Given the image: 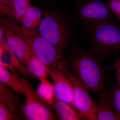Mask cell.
I'll list each match as a JSON object with an SVG mask.
<instances>
[{
  "mask_svg": "<svg viewBox=\"0 0 120 120\" xmlns=\"http://www.w3.org/2000/svg\"><path fill=\"white\" fill-rule=\"evenodd\" d=\"M40 81L37 90L35 91V94L39 99L53 107L56 100L53 84L47 79Z\"/></svg>",
  "mask_w": 120,
  "mask_h": 120,
  "instance_id": "13",
  "label": "cell"
},
{
  "mask_svg": "<svg viewBox=\"0 0 120 120\" xmlns=\"http://www.w3.org/2000/svg\"><path fill=\"white\" fill-rule=\"evenodd\" d=\"M90 38L97 52L106 55L120 49V28L111 20L90 26Z\"/></svg>",
  "mask_w": 120,
  "mask_h": 120,
  "instance_id": "3",
  "label": "cell"
},
{
  "mask_svg": "<svg viewBox=\"0 0 120 120\" xmlns=\"http://www.w3.org/2000/svg\"><path fill=\"white\" fill-rule=\"evenodd\" d=\"M11 8V0H0V12L1 16H8Z\"/></svg>",
  "mask_w": 120,
  "mask_h": 120,
  "instance_id": "20",
  "label": "cell"
},
{
  "mask_svg": "<svg viewBox=\"0 0 120 120\" xmlns=\"http://www.w3.org/2000/svg\"><path fill=\"white\" fill-rule=\"evenodd\" d=\"M53 107L60 120H80L82 118L70 105L56 98Z\"/></svg>",
  "mask_w": 120,
  "mask_h": 120,
  "instance_id": "14",
  "label": "cell"
},
{
  "mask_svg": "<svg viewBox=\"0 0 120 120\" xmlns=\"http://www.w3.org/2000/svg\"><path fill=\"white\" fill-rule=\"evenodd\" d=\"M8 87L0 83V102L4 103L11 110L17 118L20 115V106L15 94Z\"/></svg>",
  "mask_w": 120,
  "mask_h": 120,
  "instance_id": "12",
  "label": "cell"
},
{
  "mask_svg": "<svg viewBox=\"0 0 120 120\" xmlns=\"http://www.w3.org/2000/svg\"><path fill=\"white\" fill-rule=\"evenodd\" d=\"M50 74L53 81L56 98L72 105L73 86L68 77L57 69H52Z\"/></svg>",
  "mask_w": 120,
  "mask_h": 120,
  "instance_id": "8",
  "label": "cell"
},
{
  "mask_svg": "<svg viewBox=\"0 0 120 120\" xmlns=\"http://www.w3.org/2000/svg\"><path fill=\"white\" fill-rule=\"evenodd\" d=\"M42 12L30 4L26 10L22 19V26L26 30L37 31L42 19Z\"/></svg>",
  "mask_w": 120,
  "mask_h": 120,
  "instance_id": "11",
  "label": "cell"
},
{
  "mask_svg": "<svg viewBox=\"0 0 120 120\" xmlns=\"http://www.w3.org/2000/svg\"><path fill=\"white\" fill-rule=\"evenodd\" d=\"M0 83L17 94L24 96L34 94L31 85L26 80L11 73L6 67L0 64Z\"/></svg>",
  "mask_w": 120,
  "mask_h": 120,
  "instance_id": "9",
  "label": "cell"
},
{
  "mask_svg": "<svg viewBox=\"0 0 120 120\" xmlns=\"http://www.w3.org/2000/svg\"><path fill=\"white\" fill-rule=\"evenodd\" d=\"M97 102V119L98 120H120L117 115L112 103L111 96L106 91L100 94Z\"/></svg>",
  "mask_w": 120,
  "mask_h": 120,
  "instance_id": "10",
  "label": "cell"
},
{
  "mask_svg": "<svg viewBox=\"0 0 120 120\" xmlns=\"http://www.w3.org/2000/svg\"><path fill=\"white\" fill-rule=\"evenodd\" d=\"M27 65L29 73L40 81L47 79L51 71L34 55Z\"/></svg>",
  "mask_w": 120,
  "mask_h": 120,
  "instance_id": "15",
  "label": "cell"
},
{
  "mask_svg": "<svg viewBox=\"0 0 120 120\" xmlns=\"http://www.w3.org/2000/svg\"><path fill=\"white\" fill-rule=\"evenodd\" d=\"M117 71V77L119 86H120V68L116 70Z\"/></svg>",
  "mask_w": 120,
  "mask_h": 120,
  "instance_id": "22",
  "label": "cell"
},
{
  "mask_svg": "<svg viewBox=\"0 0 120 120\" xmlns=\"http://www.w3.org/2000/svg\"><path fill=\"white\" fill-rule=\"evenodd\" d=\"M4 26L8 48L20 63L27 65L34 55L30 45L24 39Z\"/></svg>",
  "mask_w": 120,
  "mask_h": 120,
  "instance_id": "7",
  "label": "cell"
},
{
  "mask_svg": "<svg viewBox=\"0 0 120 120\" xmlns=\"http://www.w3.org/2000/svg\"><path fill=\"white\" fill-rule=\"evenodd\" d=\"M111 95L113 105L117 115L120 120V86H116Z\"/></svg>",
  "mask_w": 120,
  "mask_h": 120,
  "instance_id": "17",
  "label": "cell"
},
{
  "mask_svg": "<svg viewBox=\"0 0 120 120\" xmlns=\"http://www.w3.org/2000/svg\"><path fill=\"white\" fill-rule=\"evenodd\" d=\"M73 86L72 105L82 118L97 120V102L92 98L88 89L75 76L67 74Z\"/></svg>",
  "mask_w": 120,
  "mask_h": 120,
  "instance_id": "4",
  "label": "cell"
},
{
  "mask_svg": "<svg viewBox=\"0 0 120 120\" xmlns=\"http://www.w3.org/2000/svg\"><path fill=\"white\" fill-rule=\"evenodd\" d=\"M107 2L110 10L120 20V0H107Z\"/></svg>",
  "mask_w": 120,
  "mask_h": 120,
  "instance_id": "19",
  "label": "cell"
},
{
  "mask_svg": "<svg viewBox=\"0 0 120 120\" xmlns=\"http://www.w3.org/2000/svg\"><path fill=\"white\" fill-rule=\"evenodd\" d=\"M26 100L20 106L21 113L28 120H53L56 117L49 107L42 103L37 95L26 96Z\"/></svg>",
  "mask_w": 120,
  "mask_h": 120,
  "instance_id": "5",
  "label": "cell"
},
{
  "mask_svg": "<svg viewBox=\"0 0 120 120\" xmlns=\"http://www.w3.org/2000/svg\"><path fill=\"white\" fill-rule=\"evenodd\" d=\"M32 0H11V8L8 16L9 19L17 23L22 22L26 10L31 4Z\"/></svg>",
  "mask_w": 120,
  "mask_h": 120,
  "instance_id": "16",
  "label": "cell"
},
{
  "mask_svg": "<svg viewBox=\"0 0 120 120\" xmlns=\"http://www.w3.org/2000/svg\"><path fill=\"white\" fill-rule=\"evenodd\" d=\"M112 68L113 69L116 70L120 68V57L114 63L112 66Z\"/></svg>",
  "mask_w": 120,
  "mask_h": 120,
  "instance_id": "21",
  "label": "cell"
},
{
  "mask_svg": "<svg viewBox=\"0 0 120 120\" xmlns=\"http://www.w3.org/2000/svg\"><path fill=\"white\" fill-rule=\"evenodd\" d=\"M73 69L79 80L88 90L95 94L104 90L105 76L98 58L92 54L83 52L74 58Z\"/></svg>",
  "mask_w": 120,
  "mask_h": 120,
  "instance_id": "1",
  "label": "cell"
},
{
  "mask_svg": "<svg viewBox=\"0 0 120 120\" xmlns=\"http://www.w3.org/2000/svg\"><path fill=\"white\" fill-rule=\"evenodd\" d=\"M17 119L13 112L6 105L0 102V120H12Z\"/></svg>",
  "mask_w": 120,
  "mask_h": 120,
  "instance_id": "18",
  "label": "cell"
},
{
  "mask_svg": "<svg viewBox=\"0 0 120 120\" xmlns=\"http://www.w3.org/2000/svg\"><path fill=\"white\" fill-rule=\"evenodd\" d=\"M119 27H120V26H119Z\"/></svg>",
  "mask_w": 120,
  "mask_h": 120,
  "instance_id": "23",
  "label": "cell"
},
{
  "mask_svg": "<svg viewBox=\"0 0 120 120\" xmlns=\"http://www.w3.org/2000/svg\"><path fill=\"white\" fill-rule=\"evenodd\" d=\"M112 12L108 6L100 1H92L80 7L79 15L84 22L90 26L95 24L110 20Z\"/></svg>",
  "mask_w": 120,
  "mask_h": 120,
  "instance_id": "6",
  "label": "cell"
},
{
  "mask_svg": "<svg viewBox=\"0 0 120 120\" xmlns=\"http://www.w3.org/2000/svg\"><path fill=\"white\" fill-rule=\"evenodd\" d=\"M37 31L62 53L70 40L68 26L62 16L58 14L45 13Z\"/></svg>",
  "mask_w": 120,
  "mask_h": 120,
  "instance_id": "2",
  "label": "cell"
}]
</instances>
